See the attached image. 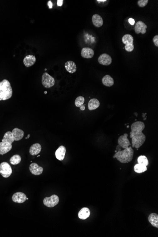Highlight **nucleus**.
<instances>
[{
	"label": "nucleus",
	"mask_w": 158,
	"mask_h": 237,
	"mask_svg": "<svg viewBox=\"0 0 158 237\" xmlns=\"http://www.w3.org/2000/svg\"><path fill=\"white\" fill-rule=\"evenodd\" d=\"M130 137L132 139L133 148L136 149L141 147L146 140V136L143 132L145 124L143 122L137 121L131 125Z\"/></svg>",
	"instance_id": "obj_1"
},
{
	"label": "nucleus",
	"mask_w": 158,
	"mask_h": 237,
	"mask_svg": "<svg viewBox=\"0 0 158 237\" xmlns=\"http://www.w3.org/2000/svg\"><path fill=\"white\" fill-rule=\"evenodd\" d=\"M134 153V151L132 147L129 146L124 150L117 151L113 156V158H116L121 163H129L132 161Z\"/></svg>",
	"instance_id": "obj_2"
},
{
	"label": "nucleus",
	"mask_w": 158,
	"mask_h": 237,
	"mask_svg": "<svg viewBox=\"0 0 158 237\" xmlns=\"http://www.w3.org/2000/svg\"><path fill=\"white\" fill-rule=\"evenodd\" d=\"M13 92L9 81L4 79L0 82V101L10 99L13 96Z\"/></svg>",
	"instance_id": "obj_3"
},
{
	"label": "nucleus",
	"mask_w": 158,
	"mask_h": 237,
	"mask_svg": "<svg viewBox=\"0 0 158 237\" xmlns=\"http://www.w3.org/2000/svg\"><path fill=\"white\" fill-rule=\"evenodd\" d=\"M122 42L125 45L124 49L127 52H132L134 49V38L130 34H126L122 38Z\"/></svg>",
	"instance_id": "obj_4"
},
{
	"label": "nucleus",
	"mask_w": 158,
	"mask_h": 237,
	"mask_svg": "<svg viewBox=\"0 0 158 237\" xmlns=\"http://www.w3.org/2000/svg\"><path fill=\"white\" fill-rule=\"evenodd\" d=\"M42 84L45 88H50L54 86L55 80L54 78L45 72L42 76Z\"/></svg>",
	"instance_id": "obj_5"
},
{
	"label": "nucleus",
	"mask_w": 158,
	"mask_h": 237,
	"mask_svg": "<svg viewBox=\"0 0 158 237\" xmlns=\"http://www.w3.org/2000/svg\"><path fill=\"white\" fill-rule=\"evenodd\" d=\"M59 202V198L57 195H53L49 198H45L44 204L47 207H54L56 206Z\"/></svg>",
	"instance_id": "obj_6"
},
{
	"label": "nucleus",
	"mask_w": 158,
	"mask_h": 237,
	"mask_svg": "<svg viewBox=\"0 0 158 237\" xmlns=\"http://www.w3.org/2000/svg\"><path fill=\"white\" fill-rule=\"evenodd\" d=\"M0 174L4 178H8L12 174V167L7 162H3L0 164Z\"/></svg>",
	"instance_id": "obj_7"
},
{
	"label": "nucleus",
	"mask_w": 158,
	"mask_h": 237,
	"mask_svg": "<svg viewBox=\"0 0 158 237\" xmlns=\"http://www.w3.org/2000/svg\"><path fill=\"white\" fill-rule=\"evenodd\" d=\"M98 62L100 65H103V66H108L111 65L112 62V59L110 55L107 54H103L98 57Z\"/></svg>",
	"instance_id": "obj_8"
},
{
	"label": "nucleus",
	"mask_w": 158,
	"mask_h": 237,
	"mask_svg": "<svg viewBox=\"0 0 158 237\" xmlns=\"http://www.w3.org/2000/svg\"><path fill=\"white\" fill-rule=\"evenodd\" d=\"M128 134H124L123 135L120 136L118 139V144L123 149L127 148L131 145L130 141L128 140Z\"/></svg>",
	"instance_id": "obj_9"
},
{
	"label": "nucleus",
	"mask_w": 158,
	"mask_h": 237,
	"mask_svg": "<svg viewBox=\"0 0 158 237\" xmlns=\"http://www.w3.org/2000/svg\"><path fill=\"white\" fill-rule=\"evenodd\" d=\"M12 200L14 202L16 203H23L27 200V196L22 192H17L13 195Z\"/></svg>",
	"instance_id": "obj_10"
},
{
	"label": "nucleus",
	"mask_w": 158,
	"mask_h": 237,
	"mask_svg": "<svg viewBox=\"0 0 158 237\" xmlns=\"http://www.w3.org/2000/svg\"><path fill=\"white\" fill-rule=\"evenodd\" d=\"M12 144L5 141L0 142V155H3L12 150Z\"/></svg>",
	"instance_id": "obj_11"
},
{
	"label": "nucleus",
	"mask_w": 158,
	"mask_h": 237,
	"mask_svg": "<svg viewBox=\"0 0 158 237\" xmlns=\"http://www.w3.org/2000/svg\"><path fill=\"white\" fill-rule=\"evenodd\" d=\"M147 28V26L144 22L142 21H138L135 25L134 30L136 34L142 33L145 34L146 32Z\"/></svg>",
	"instance_id": "obj_12"
},
{
	"label": "nucleus",
	"mask_w": 158,
	"mask_h": 237,
	"mask_svg": "<svg viewBox=\"0 0 158 237\" xmlns=\"http://www.w3.org/2000/svg\"><path fill=\"white\" fill-rule=\"evenodd\" d=\"M29 171L32 174L38 176L42 173L43 168L39 166L37 163H32L29 166Z\"/></svg>",
	"instance_id": "obj_13"
},
{
	"label": "nucleus",
	"mask_w": 158,
	"mask_h": 237,
	"mask_svg": "<svg viewBox=\"0 0 158 237\" xmlns=\"http://www.w3.org/2000/svg\"><path fill=\"white\" fill-rule=\"evenodd\" d=\"M94 55V51L90 47H84L82 50L81 55L83 58L90 59L92 58Z\"/></svg>",
	"instance_id": "obj_14"
},
{
	"label": "nucleus",
	"mask_w": 158,
	"mask_h": 237,
	"mask_svg": "<svg viewBox=\"0 0 158 237\" xmlns=\"http://www.w3.org/2000/svg\"><path fill=\"white\" fill-rule=\"evenodd\" d=\"M36 62V57L34 55H29L25 56L23 59V63L25 66L29 67L33 66Z\"/></svg>",
	"instance_id": "obj_15"
},
{
	"label": "nucleus",
	"mask_w": 158,
	"mask_h": 237,
	"mask_svg": "<svg viewBox=\"0 0 158 237\" xmlns=\"http://www.w3.org/2000/svg\"><path fill=\"white\" fill-rule=\"evenodd\" d=\"M66 149L64 146L61 145L55 151V157L59 161H63L65 159Z\"/></svg>",
	"instance_id": "obj_16"
},
{
	"label": "nucleus",
	"mask_w": 158,
	"mask_h": 237,
	"mask_svg": "<svg viewBox=\"0 0 158 237\" xmlns=\"http://www.w3.org/2000/svg\"><path fill=\"white\" fill-rule=\"evenodd\" d=\"M12 133L13 136L14 141H19V140L22 139L23 136H24V131L18 128H15L13 129Z\"/></svg>",
	"instance_id": "obj_17"
},
{
	"label": "nucleus",
	"mask_w": 158,
	"mask_h": 237,
	"mask_svg": "<svg viewBox=\"0 0 158 237\" xmlns=\"http://www.w3.org/2000/svg\"><path fill=\"white\" fill-rule=\"evenodd\" d=\"M92 21L93 24L97 28L101 27L103 24V20L102 18L97 14L93 15L92 18Z\"/></svg>",
	"instance_id": "obj_18"
},
{
	"label": "nucleus",
	"mask_w": 158,
	"mask_h": 237,
	"mask_svg": "<svg viewBox=\"0 0 158 237\" xmlns=\"http://www.w3.org/2000/svg\"><path fill=\"white\" fill-rule=\"evenodd\" d=\"M91 214V211L90 209L87 207H83L78 213V217L82 220H85L87 219Z\"/></svg>",
	"instance_id": "obj_19"
},
{
	"label": "nucleus",
	"mask_w": 158,
	"mask_h": 237,
	"mask_svg": "<svg viewBox=\"0 0 158 237\" xmlns=\"http://www.w3.org/2000/svg\"><path fill=\"white\" fill-rule=\"evenodd\" d=\"M65 67L67 71L69 73H73L76 72L77 67L76 64L73 61H69L66 62Z\"/></svg>",
	"instance_id": "obj_20"
},
{
	"label": "nucleus",
	"mask_w": 158,
	"mask_h": 237,
	"mask_svg": "<svg viewBox=\"0 0 158 237\" xmlns=\"http://www.w3.org/2000/svg\"><path fill=\"white\" fill-rule=\"evenodd\" d=\"M102 82L104 86L110 87L114 85V81L110 75H106L102 78Z\"/></svg>",
	"instance_id": "obj_21"
},
{
	"label": "nucleus",
	"mask_w": 158,
	"mask_h": 237,
	"mask_svg": "<svg viewBox=\"0 0 158 237\" xmlns=\"http://www.w3.org/2000/svg\"><path fill=\"white\" fill-rule=\"evenodd\" d=\"M41 149V145L40 144L37 143V144H34L30 147L29 149V153L32 156H35L39 154L40 152Z\"/></svg>",
	"instance_id": "obj_22"
},
{
	"label": "nucleus",
	"mask_w": 158,
	"mask_h": 237,
	"mask_svg": "<svg viewBox=\"0 0 158 237\" xmlns=\"http://www.w3.org/2000/svg\"><path fill=\"white\" fill-rule=\"evenodd\" d=\"M150 223L154 227L158 228V215L157 213H152L148 217Z\"/></svg>",
	"instance_id": "obj_23"
},
{
	"label": "nucleus",
	"mask_w": 158,
	"mask_h": 237,
	"mask_svg": "<svg viewBox=\"0 0 158 237\" xmlns=\"http://www.w3.org/2000/svg\"><path fill=\"white\" fill-rule=\"evenodd\" d=\"M100 105L98 100L96 98H92L89 101L88 103V109L90 110H93L98 108Z\"/></svg>",
	"instance_id": "obj_24"
},
{
	"label": "nucleus",
	"mask_w": 158,
	"mask_h": 237,
	"mask_svg": "<svg viewBox=\"0 0 158 237\" xmlns=\"http://www.w3.org/2000/svg\"><path fill=\"white\" fill-rule=\"evenodd\" d=\"M2 141H5L11 144H13L14 142V140L13 136L12 134V132H10V131L7 132L4 134L3 139Z\"/></svg>",
	"instance_id": "obj_25"
},
{
	"label": "nucleus",
	"mask_w": 158,
	"mask_h": 237,
	"mask_svg": "<svg viewBox=\"0 0 158 237\" xmlns=\"http://www.w3.org/2000/svg\"><path fill=\"white\" fill-rule=\"evenodd\" d=\"M147 170V166L143 164H136L134 167V171L135 172L137 173H142L144 172Z\"/></svg>",
	"instance_id": "obj_26"
},
{
	"label": "nucleus",
	"mask_w": 158,
	"mask_h": 237,
	"mask_svg": "<svg viewBox=\"0 0 158 237\" xmlns=\"http://www.w3.org/2000/svg\"><path fill=\"white\" fill-rule=\"evenodd\" d=\"M21 160V157L18 154H16L10 158V162L13 165H17L20 163Z\"/></svg>",
	"instance_id": "obj_27"
},
{
	"label": "nucleus",
	"mask_w": 158,
	"mask_h": 237,
	"mask_svg": "<svg viewBox=\"0 0 158 237\" xmlns=\"http://www.w3.org/2000/svg\"><path fill=\"white\" fill-rule=\"evenodd\" d=\"M137 161L139 164H143L146 166H147L149 165V161L147 158L144 155L139 156L137 159Z\"/></svg>",
	"instance_id": "obj_28"
},
{
	"label": "nucleus",
	"mask_w": 158,
	"mask_h": 237,
	"mask_svg": "<svg viewBox=\"0 0 158 237\" xmlns=\"http://www.w3.org/2000/svg\"><path fill=\"white\" fill-rule=\"evenodd\" d=\"M85 99L82 96H79L76 98L75 100V105L77 107H80L82 105H83Z\"/></svg>",
	"instance_id": "obj_29"
},
{
	"label": "nucleus",
	"mask_w": 158,
	"mask_h": 237,
	"mask_svg": "<svg viewBox=\"0 0 158 237\" xmlns=\"http://www.w3.org/2000/svg\"><path fill=\"white\" fill-rule=\"evenodd\" d=\"M148 0H139L138 1V5L140 7H144L148 4Z\"/></svg>",
	"instance_id": "obj_30"
},
{
	"label": "nucleus",
	"mask_w": 158,
	"mask_h": 237,
	"mask_svg": "<svg viewBox=\"0 0 158 237\" xmlns=\"http://www.w3.org/2000/svg\"><path fill=\"white\" fill-rule=\"evenodd\" d=\"M153 42L155 46H158V35H156L153 38Z\"/></svg>",
	"instance_id": "obj_31"
},
{
	"label": "nucleus",
	"mask_w": 158,
	"mask_h": 237,
	"mask_svg": "<svg viewBox=\"0 0 158 237\" xmlns=\"http://www.w3.org/2000/svg\"><path fill=\"white\" fill-rule=\"evenodd\" d=\"M128 22H129V23H130L131 25H134V23H135V20H134V18H130L128 19Z\"/></svg>",
	"instance_id": "obj_32"
},
{
	"label": "nucleus",
	"mask_w": 158,
	"mask_h": 237,
	"mask_svg": "<svg viewBox=\"0 0 158 237\" xmlns=\"http://www.w3.org/2000/svg\"><path fill=\"white\" fill-rule=\"evenodd\" d=\"M63 0H61V1H60V0H58V1H57V5H58V6H62V4H63Z\"/></svg>",
	"instance_id": "obj_33"
},
{
	"label": "nucleus",
	"mask_w": 158,
	"mask_h": 237,
	"mask_svg": "<svg viewBox=\"0 0 158 237\" xmlns=\"http://www.w3.org/2000/svg\"><path fill=\"white\" fill-rule=\"evenodd\" d=\"M48 6H49V8H50V9H51V8H52V6H53V3H52V2H51V1H48Z\"/></svg>",
	"instance_id": "obj_34"
},
{
	"label": "nucleus",
	"mask_w": 158,
	"mask_h": 237,
	"mask_svg": "<svg viewBox=\"0 0 158 237\" xmlns=\"http://www.w3.org/2000/svg\"><path fill=\"white\" fill-rule=\"evenodd\" d=\"M80 108L81 110L83 111V110H84L85 109V105H82L80 107Z\"/></svg>",
	"instance_id": "obj_35"
},
{
	"label": "nucleus",
	"mask_w": 158,
	"mask_h": 237,
	"mask_svg": "<svg viewBox=\"0 0 158 237\" xmlns=\"http://www.w3.org/2000/svg\"><path fill=\"white\" fill-rule=\"evenodd\" d=\"M97 1L98 2H106V0H97Z\"/></svg>",
	"instance_id": "obj_36"
},
{
	"label": "nucleus",
	"mask_w": 158,
	"mask_h": 237,
	"mask_svg": "<svg viewBox=\"0 0 158 237\" xmlns=\"http://www.w3.org/2000/svg\"><path fill=\"white\" fill-rule=\"evenodd\" d=\"M30 134H28V135L27 137H26V139H29V137H30Z\"/></svg>",
	"instance_id": "obj_37"
},
{
	"label": "nucleus",
	"mask_w": 158,
	"mask_h": 237,
	"mask_svg": "<svg viewBox=\"0 0 158 237\" xmlns=\"http://www.w3.org/2000/svg\"><path fill=\"white\" fill-rule=\"evenodd\" d=\"M46 93H47V92H46V91H45V94H46Z\"/></svg>",
	"instance_id": "obj_38"
},
{
	"label": "nucleus",
	"mask_w": 158,
	"mask_h": 237,
	"mask_svg": "<svg viewBox=\"0 0 158 237\" xmlns=\"http://www.w3.org/2000/svg\"><path fill=\"white\" fill-rule=\"evenodd\" d=\"M27 200H29L28 198H27Z\"/></svg>",
	"instance_id": "obj_39"
}]
</instances>
